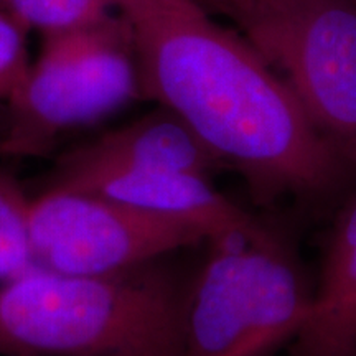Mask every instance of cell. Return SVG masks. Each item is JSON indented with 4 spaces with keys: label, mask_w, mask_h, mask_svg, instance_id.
<instances>
[{
    "label": "cell",
    "mask_w": 356,
    "mask_h": 356,
    "mask_svg": "<svg viewBox=\"0 0 356 356\" xmlns=\"http://www.w3.org/2000/svg\"><path fill=\"white\" fill-rule=\"evenodd\" d=\"M118 10L136 38L145 99L175 114L257 197L332 185L341 157L244 35L197 0H119Z\"/></svg>",
    "instance_id": "obj_1"
},
{
    "label": "cell",
    "mask_w": 356,
    "mask_h": 356,
    "mask_svg": "<svg viewBox=\"0 0 356 356\" xmlns=\"http://www.w3.org/2000/svg\"><path fill=\"white\" fill-rule=\"evenodd\" d=\"M186 282L165 259L111 274L32 267L0 284V356H178Z\"/></svg>",
    "instance_id": "obj_2"
},
{
    "label": "cell",
    "mask_w": 356,
    "mask_h": 356,
    "mask_svg": "<svg viewBox=\"0 0 356 356\" xmlns=\"http://www.w3.org/2000/svg\"><path fill=\"white\" fill-rule=\"evenodd\" d=\"M188 275L178 356H279L310 315L314 289L269 229L207 243Z\"/></svg>",
    "instance_id": "obj_3"
},
{
    "label": "cell",
    "mask_w": 356,
    "mask_h": 356,
    "mask_svg": "<svg viewBox=\"0 0 356 356\" xmlns=\"http://www.w3.org/2000/svg\"><path fill=\"white\" fill-rule=\"evenodd\" d=\"M145 99L136 38L115 10L43 37L42 50L7 102L0 152L42 157L61 137Z\"/></svg>",
    "instance_id": "obj_4"
},
{
    "label": "cell",
    "mask_w": 356,
    "mask_h": 356,
    "mask_svg": "<svg viewBox=\"0 0 356 356\" xmlns=\"http://www.w3.org/2000/svg\"><path fill=\"white\" fill-rule=\"evenodd\" d=\"M236 25L341 160L356 162V0H257Z\"/></svg>",
    "instance_id": "obj_5"
},
{
    "label": "cell",
    "mask_w": 356,
    "mask_h": 356,
    "mask_svg": "<svg viewBox=\"0 0 356 356\" xmlns=\"http://www.w3.org/2000/svg\"><path fill=\"white\" fill-rule=\"evenodd\" d=\"M29 229L35 267L63 274L119 273L208 243L190 226L63 184L30 198Z\"/></svg>",
    "instance_id": "obj_6"
},
{
    "label": "cell",
    "mask_w": 356,
    "mask_h": 356,
    "mask_svg": "<svg viewBox=\"0 0 356 356\" xmlns=\"http://www.w3.org/2000/svg\"><path fill=\"white\" fill-rule=\"evenodd\" d=\"M51 184L81 186L149 215L190 226L207 241L264 229L259 221L216 190L210 175L190 170H101Z\"/></svg>",
    "instance_id": "obj_7"
},
{
    "label": "cell",
    "mask_w": 356,
    "mask_h": 356,
    "mask_svg": "<svg viewBox=\"0 0 356 356\" xmlns=\"http://www.w3.org/2000/svg\"><path fill=\"white\" fill-rule=\"evenodd\" d=\"M221 165L170 111L159 108L74 147L58 162L53 180L101 170H190L211 175Z\"/></svg>",
    "instance_id": "obj_8"
},
{
    "label": "cell",
    "mask_w": 356,
    "mask_h": 356,
    "mask_svg": "<svg viewBox=\"0 0 356 356\" xmlns=\"http://www.w3.org/2000/svg\"><path fill=\"white\" fill-rule=\"evenodd\" d=\"M287 356H356V198L333 226L310 315Z\"/></svg>",
    "instance_id": "obj_9"
},
{
    "label": "cell",
    "mask_w": 356,
    "mask_h": 356,
    "mask_svg": "<svg viewBox=\"0 0 356 356\" xmlns=\"http://www.w3.org/2000/svg\"><path fill=\"white\" fill-rule=\"evenodd\" d=\"M29 207L30 198L20 185L0 170V284L35 267Z\"/></svg>",
    "instance_id": "obj_10"
},
{
    "label": "cell",
    "mask_w": 356,
    "mask_h": 356,
    "mask_svg": "<svg viewBox=\"0 0 356 356\" xmlns=\"http://www.w3.org/2000/svg\"><path fill=\"white\" fill-rule=\"evenodd\" d=\"M29 32L42 37L91 24L115 12L119 0H0Z\"/></svg>",
    "instance_id": "obj_11"
},
{
    "label": "cell",
    "mask_w": 356,
    "mask_h": 356,
    "mask_svg": "<svg viewBox=\"0 0 356 356\" xmlns=\"http://www.w3.org/2000/svg\"><path fill=\"white\" fill-rule=\"evenodd\" d=\"M30 32L0 7V101H7L30 66Z\"/></svg>",
    "instance_id": "obj_12"
},
{
    "label": "cell",
    "mask_w": 356,
    "mask_h": 356,
    "mask_svg": "<svg viewBox=\"0 0 356 356\" xmlns=\"http://www.w3.org/2000/svg\"><path fill=\"white\" fill-rule=\"evenodd\" d=\"M197 2L202 3L208 12L213 10L221 13L233 20L234 24H238V20L254 6L257 0H197Z\"/></svg>",
    "instance_id": "obj_13"
}]
</instances>
